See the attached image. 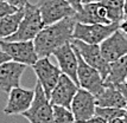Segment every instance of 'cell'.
<instances>
[{"label":"cell","instance_id":"obj_2","mask_svg":"<svg viewBox=\"0 0 127 123\" xmlns=\"http://www.w3.org/2000/svg\"><path fill=\"white\" fill-rule=\"evenodd\" d=\"M44 22L40 16L37 4L28 2L24 6V16L19 27L14 33L5 38L4 40L7 41H26V40H33L36 36L39 33V31L44 27Z\"/></svg>","mask_w":127,"mask_h":123},{"label":"cell","instance_id":"obj_12","mask_svg":"<svg viewBox=\"0 0 127 123\" xmlns=\"http://www.w3.org/2000/svg\"><path fill=\"white\" fill-rule=\"evenodd\" d=\"M78 89H80V86L70 77L62 73L56 86L51 91V95L49 98L50 103L52 105H62L70 108L71 102Z\"/></svg>","mask_w":127,"mask_h":123},{"label":"cell","instance_id":"obj_8","mask_svg":"<svg viewBox=\"0 0 127 123\" xmlns=\"http://www.w3.org/2000/svg\"><path fill=\"white\" fill-rule=\"evenodd\" d=\"M32 69L37 76V82L42 85L46 97L50 98L51 91L56 86L62 75L61 69L58 66H55L51 63L49 57L39 58L32 65Z\"/></svg>","mask_w":127,"mask_h":123},{"label":"cell","instance_id":"obj_31","mask_svg":"<svg viewBox=\"0 0 127 123\" xmlns=\"http://www.w3.org/2000/svg\"><path fill=\"white\" fill-rule=\"evenodd\" d=\"M105 0H81V4H89V2H102Z\"/></svg>","mask_w":127,"mask_h":123},{"label":"cell","instance_id":"obj_23","mask_svg":"<svg viewBox=\"0 0 127 123\" xmlns=\"http://www.w3.org/2000/svg\"><path fill=\"white\" fill-rule=\"evenodd\" d=\"M18 10H19V8H16V7L11 6L10 4H7L5 1H1V0H0V20L4 17H6V16L17 12Z\"/></svg>","mask_w":127,"mask_h":123},{"label":"cell","instance_id":"obj_11","mask_svg":"<svg viewBox=\"0 0 127 123\" xmlns=\"http://www.w3.org/2000/svg\"><path fill=\"white\" fill-rule=\"evenodd\" d=\"M7 103L2 112L5 115H23L32 105L34 98V90H29L24 88H14L8 94Z\"/></svg>","mask_w":127,"mask_h":123},{"label":"cell","instance_id":"obj_32","mask_svg":"<svg viewBox=\"0 0 127 123\" xmlns=\"http://www.w3.org/2000/svg\"><path fill=\"white\" fill-rule=\"evenodd\" d=\"M124 16H125V18L127 17V0L124 1Z\"/></svg>","mask_w":127,"mask_h":123},{"label":"cell","instance_id":"obj_28","mask_svg":"<svg viewBox=\"0 0 127 123\" xmlns=\"http://www.w3.org/2000/svg\"><path fill=\"white\" fill-rule=\"evenodd\" d=\"M8 61H11V57L8 56L6 52H4L2 50H0V65L4 64L5 62H8Z\"/></svg>","mask_w":127,"mask_h":123},{"label":"cell","instance_id":"obj_14","mask_svg":"<svg viewBox=\"0 0 127 123\" xmlns=\"http://www.w3.org/2000/svg\"><path fill=\"white\" fill-rule=\"evenodd\" d=\"M26 65L14 61L5 62L0 65V90L8 94L12 89L20 86V79L26 70Z\"/></svg>","mask_w":127,"mask_h":123},{"label":"cell","instance_id":"obj_4","mask_svg":"<svg viewBox=\"0 0 127 123\" xmlns=\"http://www.w3.org/2000/svg\"><path fill=\"white\" fill-rule=\"evenodd\" d=\"M33 90H34V98L32 105L22 116H24L30 123H55L52 104L46 97L42 85L37 82Z\"/></svg>","mask_w":127,"mask_h":123},{"label":"cell","instance_id":"obj_9","mask_svg":"<svg viewBox=\"0 0 127 123\" xmlns=\"http://www.w3.org/2000/svg\"><path fill=\"white\" fill-rule=\"evenodd\" d=\"M75 49V47H74ZM76 51L78 59V67H77V79L80 88L92 92L93 95H99L105 88V79L101 76V73L94 69L93 66L88 65L83 58L80 56V53Z\"/></svg>","mask_w":127,"mask_h":123},{"label":"cell","instance_id":"obj_1","mask_svg":"<svg viewBox=\"0 0 127 123\" xmlns=\"http://www.w3.org/2000/svg\"><path fill=\"white\" fill-rule=\"evenodd\" d=\"M76 20L74 17L64 18L60 21L46 25L33 39V44L39 58L50 57L54 51L72 40Z\"/></svg>","mask_w":127,"mask_h":123},{"label":"cell","instance_id":"obj_30","mask_svg":"<svg viewBox=\"0 0 127 123\" xmlns=\"http://www.w3.org/2000/svg\"><path fill=\"white\" fill-rule=\"evenodd\" d=\"M108 123H125V120H124V117H115L111 121H108Z\"/></svg>","mask_w":127,"mask_h":123},{"label":"cell","instance_id":"obj_3","mask_svg":"<svg viewBox=\"0 0 127 123\" xmlns=\"http://www.w3.org/2000/svg\"><path fill=\"white\" fill-rule=\"evenodd\" d=\"M119 28V22L111 24H81L76 22L72 39L82 40L88 44L100 45L106 38Z\"/></svg>","mask_w":127,"mask_h":123},{"label":"cell","instance_id":"obj_10","mask_svg":"<svg viewBox=\"0 0 127 123\" xmlns=\"http://www.w3.org/2000/svg\"><path fill=\"white\" fill-rule=\"evenodd\" d=\"M70 109L75 116L76 122L84 123L87 120L95 115V109H96L95 95L80 88L71 102Z\"/></svg>","mask_w":127,"mask_h":123},{"label":"cell","instance_id":"obj_26","mask_svg":"<svg viewBox=\"0 0 127 123\" xmlns=\"http://www.w3.org/2000/svg\"><path fill=\"white\" fill-rule=\"evenodd\" d=\"M116 88L120 90V92L122 94V96L125 97V101H126V104H127V83H121V84H118Z\"/></svg>","mask_w":127,"mask_h":123},{"label":"cell","instance_id":"obj_25","mask_svg":"<svg viewBox=\"0 0 127 123\" xmlns=\"http://www.w3.org/2000/svg\"><path fill=\"white\" fill-rule=\"evenodd\" d=\"M84 123H108V121L105 120L103 117L99 116V115H94L93 117H90L89 120H87Z\"/></svg>","mask_w":127,"mask_h":123},{"label":"cell","instance_id":"obj_35","mask_svg":"<svg viewBox=\"0 0 127 123\" xmlns=\"http://www.w3.org/2000/svg\"><path fill=\"white\" fill-rule=\"evenodd\" d=\"M78 1H80V2H81V0H78Z\"/></svg>","mask_w":127,"mask_h":123},{"label":"cell","instance_id":"obj_33","mask_svg":"<svg viewBox=\"0 0 127 123\" xmlns=\"http://www.w3.org/2000/svg\"><path fill=\"white\" fill-rule=\"evenodd\" d=\"M124 120H125V123H127V108H126V112L124 115Z\"/></svg>","mask_w":127,"mask_h":123},{"label":"cell","instance_id":"obj_5","mask_svg":"<svg viewBox=\"0 0 127 123\" xmlns=\"http://www.w3.org/2000/svg\"><path fill=\"white\" fill-rule=\"evenodd\" d=\"M37 6L45 26L76 14V10L66 0H38Z\"/></svg>","mask_w":127,"mask_h":123},{"label":"cell","instance_id":"obj_24","mask_svg":"<svg viewBox=\"0 0 127 123\" xmlns=\"http://www.w3.org/2000/svg\"><path fill=\"white\" fill-rule=\"evenodd\" d=\"M1 1H5L16 8H23L29 2V0H1Z\"/></svg>","mask_w":127,"mask_h":123},{"label":"cell","instance_id":"obj_22","mask_svg":"<svg viewBox=\"0 0 127 123\" xmlns=\"http://www.w3.org/2000/svg\"><path fill=\"white\" fill-rule=\"evenodd\" d=\"M126 109L120 108H106V106H97L95 109V115H99L107 121H111L115 117H124Z\"/></svg>","mask_w":127,"mask_h":123},{"label":"cell","instance_id":"obj_34","mask_svg":"<svg viewBox=\"0 0 127 123\" xmlns=\"http://www.w3.org/2000/svg\"><path fill=\"white\" fill-rule=\"evenodd\" d=\"M126 83H127V77H126Z\"/></svg>","mask_w":127,"mask_h":123},{"label":"cell","instance_id":"obj_7","mask_svg":"<svg viewBox=\"0 0 127 123\" xmlns=\"http://www.w3.org/2000/svg\"><path fill=\"white\" fill-rule=\"evenodd\" d=\"M70 43L77 50L80 56L83 58V61L88 65L96 69L101 73L103 79L107 78V76L109 73V69H111V63H108L103 58L101 50H100V45L88 44V43H84L78 39H72Z\"/></svg>","mask_w":127,"mask_h":123},{"label":"cell","instance_id":"obj_20","mask_svg":"<svg viewBox=\"0 0 127 123\" xmlns=\"http://www.w3.org/2000/svg\"><path fill=\"white\" fill-rule=\"evenodd\" d=\"M124 1L125 0H105L102 1L108 11V18L111 22H120L124 16Z\"/></svg>","mask_w":127,"mask_h":123},{"label":"cell","instance_id":"obj_27","mask_svg":"<svg viewBox=\"0 0 127 123\" xmlns=\"http://www.w3.org/2000/svg\"><path fill=\"white\" fill-rule=\"evenodd\" d=\"M119 30L121 31L122 33H126L127 34V17L124 18L121 21L119 22Z\"/></svg>","mask_w":127,"mask_h":123},{"label":"cell","instance_id":"obj_13","mask_svg":"<svg viewBox=\"0 0 127 123\" xmlns=\"http://www.w3.org/2000/svg\"><path fill=\"white\" fill-rule=\"evenodd\" d=\"M52 56L56 57V61L58 63V67L61 69L62 73H64L68 77H70L78 85V79H77L78 59L76 51L74 49V46L71 45V43H68V44L58 47L57 50L54 51Z\"/></svg>","mask_w":127,"mask_h":123},{"label":"cell","instance_id":"obj_16","mask_svg":"<svg viewBox=\"0 0 127 123\" xmlns=\"http://www.w3.org/2000/svg\"><path fill=\"white\" fill-rule=\"evenodd\" d=\"M76 22L81 24H111L108 11L103 2L82 4L80 11L75 14Z\"/></svg>","mask_w":127,"mask_h":123},{"label":"cell","instance_id":"obj_21","mask_svg":"<svg viewBox=\"0 0 127 123\" xmlns=\"http://www.w3.org/2000/svg\"><path fill=\"white\" fill-rule=\"evenodd\" d=\"M55 123H77L70 108L62 105H52Z\"/></svg>","mask_w":127,"mask_h":123},{"label":"cell","instance_id":"obj_29","mask_svg":"<svg viewBox=\"0 0 127 123\" xmlns=\"http://www.w3.org/2000/svg\"><path fill=\"white\" fill-rule=\"evenodd\" d=\"M66 1H68V2H69V4H70L75 10H76V12L80 11V10H81V7H82V4H81L78 0H66Z\"/></svg>","mask_w":127,"mask_h":123},{"label":"cell","instance_id":"obj_6","mask_svg":"<svg viewBox=\"0 0 127 123\" xmlns=\"http://www.w3.org/2000/svg\"><path fill=\"white\" fill-rule=\"evenodd\" d=\"M0 49L11 57V61L32 66L39 59L33 40L26 41H7L0 40Z\"/></svg>","mask_w":127,"mask_h":123},{"label":"cell","instance_id":"obj_19","mask_svg":"<svg viewBox=\"0 0 127 123\" xmlns=\"http://www.w3.org/2000/svg\"><path fill=\"white\" fill-rule=\"evenodd\" d=\"M23 16H24V7L19 8L12 14L6 16L0 20V40H4L16 32L19 27Z\"/></svg>","mask_w":127,"mask_h":123},{"label":"cell","instance_id":"obj_17","mask_svg":"<svg viewBox=\"0 0 127 123\" xmlns=\"http://www.w3.org/2000/svg\"><path fill=\"white\" fill-rule=\"evenodd\" d=\"M96 105L106 106V108H120L126 109L127 104L125 97L122 96L120 90L116 88V85L105 83V88L99 95L95 96Z\"/></svg>","mask_w":127,"mask_h":123},{"label":"cell","instance_id":"obj_18","mask_svg":"<svg viewBox=\"0 0 127 123\" xmlns=\"http://www.w3.org/2000/svg\"><path fill=\"white\" fill-rule=\"evenodd\" d=\"M127 77V55L122 56L118 61L111 63L109 73L105 79V83L118 85L126 82Z\"/></svg>","mask_w":127,"mask_h":123},{"label":"cell","instance_id":"obj_15","mask_svg":"<svg viewBox=\"0 0 127 123\" xmlns=\"http://www.w3.org/2000/svg\"><path fill=\"white\" fill-rule=\"evenodd\" d=\"M100 50L106 61L113 63L127 55V38H125L124 33L118 28L100 44Z\"/></svg>","mask_w":127,"mask_h":123}]
</instances>
